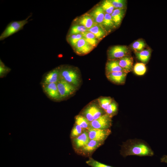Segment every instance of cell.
Masks as SVG:
<instances>
[{
    "label": "cell",
    "mask_w": 167,
    "mask_h": 167,
    "mask_svg": "<svg viewBox=\"0 0 167 167\" xmlns=\"http://www.w3.org/2000/svg\"><path fill=\"white\" fill-rule=\"evenodd\" d=\"M102 26L106 31V30H110L116 27L111 15L105 14Z\"/></svg>",
    "instance_id": "24"
},
{
    "label": "cell",
    "mask_w": 167,
    "mask_h": 167,
    "mask_svg": "<svg viewBox=\"0 0 167 167\" xmlns=\"http://www.w3.org/2000/svg\"><path fill=\"white\" fill-rule=\"evenodd\" d=\"M104 143V142L91 139L85 146L75 152L79 155L90 157L94 152Z\"/></svg>",
    "instance_id": "6"
},
{
    "label": "cell",
    "mask_w": 167,
    "mask_h": 167,
    "mask_svg": "<svg viewBox=\"0 0 167 167\" xmlns=\"http://www.w3.org/2000/svg\"><path fill=\"white\" fill-rule=\"evenodd\" d=\"M86 163L92 167H114L101 163L91 157H89V159L86 161Z\"/></svg>",
    "instance_id": "33"
},
{
    "label": "cell",
    "mask_w": 167,
    "mask_h": 167,
    "mask_svg": "<svg viewBox=\"0 0 167 167\" xmlns=\"http://www.w3.org/2000/svg\"><path fill=\"white\" fill-rule=\"evenodd\" d=\"M120 66L128 73L133 69V60L132 57L129 55L124 56L118 59Z\"/></svg>",
    "instance_id": "15"
},
{
    "label": "cell",
    "mask_w": 167,
    "mask_h": 167,
    "mask_svg": "<svg viewBox=\"0 0 167 167\" xmlns=\"http://www.w3.org/2000/svg\"><path fill=\"white\" fill-rule=\"evenodd\" d=\"M60 79V67L58 66L45 74L41 82V86L50 83L57 84Z\"/></svg>",
    "instance_id": "9"
},
{
    "label": "cell",
    "mask_w": 167,
    "mask_h": 167,
    "mask_svg": "<svg viewBox=\"0 0 167 167\" xmlns=\"http://www.w3.org/2000/svg\"><path fill=\"white\" fill-rule=\"evenodd\" d=\"M151 50L149 49H143L139 52H135L137 58L143 63L147 62L151 56Z\"/></svg>",
    "instance_id": "22"
},
{
    "label": "cell",
    "mask_w": 167,
    "mask_h": 167,
    "mask_svg": "<svg viewBox=\"0 0 167 167\" xmlns=\"http://www.w3.org/2000/svg\"><path fill=\"white\" fill-rule=\"evenodd\" d=\"M105 14L101 5H99L94 8L89 14L96 24L102 26Z\"/></svg>",
    "instance_id": "14"
},
{
    "label": "cell",
    "mask_w": 167,
    "mask_h": 167,
    "mask_svg": "<svg viewBox=\"0 0 167 167\" xmlns=\"http://www.w3.org/2000/svg\"><path fill=\"white\" fill-rule=\"evenodd\" d=\"M94 47L84 38L80 39L73 48L75 53L80 55H85L90 52Z\"/></svg>",
    "instance_id": "12"
},
{
    "label": "cell",
    "mask_w": 167,
    "mask_h": 167,
    "mask_svg": "<svg viewBox=\"0 0 167 167\" xmlns=\"http://www.w3.org/2000/svg\"><path fill=\"white\" fill-rule=\"evenodd\" d=\"M130 51L125 45H115L109 48L107 52L108 60L118 59L129 55Z\"/></svg>",
    "instance_id": "5"
},
{
    "label": "cell",
    "mask_w": 167,
    "mask_h": 167,
    "mask_svg": "<svg viewBox=\"0 0 167 167\" xmlns=\"http://www.w3.org/2000/svg\"><path fill=\"white\" fill-rule=\"evenodd\" d=\"M87 131L90 140L104 142L111 132L110 129H101L89 128Z\"/></svg>",
    "instance_id": "8"
},
{
    "label": "cell",
    "mask_w": 167,
    "mask_h": 167,
    "mask_svg": "<svg viewBox=\"0 0 167 167\" xmlns=\"http://www.w3.org/2000/svg\"><path fill=\"white\" fill-rule=\"evenodd\" d=\"M112 125V118L106 113L98 119L90 122V128L106 129H110Z\"/></svg>",
    "instance_id": "7"
},
{
    "label": "cell",
    "mask_w": 167,
    "mask_h": 167,
    "mask_svg": "<svg viewBox=\"0 0 167 167\" xmlns=\"http://www.w3.org/2000/svg\"><path fill=\"white\" fill-rule=\"evenodd\" d=\"M146 46V43L142 39L135 41L131 45V48L135 52H139L143 50Z\"/></svg>",
    "instance_id": "28"
},
{
    "label": "cell",
    "mask_w": 167,
    "mask_h": 167,
    "mask_svg": "<svg viewBox=\"0 0 167 167\" xmlns=\"http://www.w3.org/2000/svg\"><path fill=\"white\" fill-rule=\"evenodd\" d=\"M87 31L93 34L99 41L103 39L107 33L106 30L102 26L97 24H95L91 28L87 29Z\"/></svg>",
    "instance_id": "19"
},
{
    "label": "cell",
    "mask_w": 167,
    "mask_h": 167,
    "mask_svg": "<svg viewBox=\"0 0 167 167\" xmlns=\"http://www.w3.org/2000/svg\"><path fill=\"white\" fill-rule=\"evenodd\" d=\"M135 73L137 75H144L146 72V68L145 64L143 63L138 62L135 64L133 67Z\"/></svg>",
    "instance_id": "30"
},
{
    "label": "cell",
    "mask_w": 167,
    "mask_h": 167,
    "mask_svg": "<svg viewBox=\"0 0 167 167\" xmlns=\"http://www.w3.org/2000/svg\"><path fill=\"white\" fill-rule=\"evenodd\" d=\"M102 8L105 13L111 15L115 8L109 0L103 1L101 4Z\"/></svg>",
    "instance_id": "31"
},
{
    "label": "cell",
    "mask_w": 167,
    "mask_h": 167,
    "mask_svg": "<svg viewBox=\"0 0 167 167\" xmlns=\"http://www.w3.org/2000/svg\"><path fill=\"white\" fill-rule=\"evenodd\" d=\"M29 15L26 19L19 21H14L10 22L0 36V40L2 41L23 29L24 25L28 23Z\"/></svg>",
    "instance_id": "3"
},
{
    "label": "cell",
    "mask_w": 167,
    "mask_h": 167,
    "mask_svg": "<svg viewBox=\"0 0 167 167\" xmlns=\"http://www.w3.org/2000/svg\"><path fill=\"white\" fill-rule=\"evenodd\" d=\"M75 123L84 129L88 130L90 128V122L81 115H77L75 116Z\"/></svg>",
    "instance_id": "21"
},
{
    "label": "cell",
    "mask_w": 167,
    "mask_h": 167,
    "mask_svg": "<svg viewBox=\"0 0 167 167\" xmlns=\"http://www.w3.org/2000/svg\"><path fill=\"white\" fill-rule=\"evenodd\" d=\"M120 71H125L120 66L118 59L108 60L105 66L106 75L113 72Z\"/></svg>",
    "instance_id": "17"
},
{
    "label": "cell",
    "mask_w": 167,
    "mask_h": 167,
    "mask_svg": "<svg viewBox=\"0 0 167 167\" xmlns=\"http://www.w3.org/2000/svg\"><path fill=\"white\" fill-rule=\"evenodd\" d=\"M161 162L167 164V155H163L160 159Z\"/></svg>",
    "instance_id": "36"
},
{
    "label": "cell",
    "mask_w": 167,
    "mask_h": 167,
    "mask_svg": "<svg viewBox=\"0 0 167 167\" xmlns=\"http://www.w3.org/2000/svg\"><path fill=\"white\" fill-rule=\"evenodd\" d=\"M57 84L61 101L66 100L73 96L78 88L61 78Z\"/></svg>",
    "instance_id": "4"
},
{
    "label": "cell",
    "mask_w": 167,
    "mask_h": 167,
    "mask_svg": "<svg viewBox=\"0 0 167 167\" xmlns=\"http://www.w3.org/2000/svg\"><path fill=\"white\" fill-rule=\"evenodd\" d=\"M81 34L83 36V38L91 45L94 47L97 46L99 41L93 34L87 31Z\"/></svg>",
    "instance_id": "23"
},
{
    "label": "cell",
    "mask_w": 167,
    "mask_h": 167,
    "mask_svg": "<svg viewBox=\"0 0 167 167\" xmlns=\"http://www.w3.org/2000/svg\"><path fill=\"white\" fill-rule=\"evenodd\" d=\"M115 9L126 8V1L124 0H110Z\"/></svg>",
    "instance_id": "34"
},
{
    "label": "cell",
    "mask_w": 167,
    "mask_h": 167,
    "mask_svg": "<svg viewBox=\"0 0 167 167\" xmlns=\"http://www.w3.org/2000/svg\"><path fill=\"white\" fill-rule=\"evenodd\" d=\"M118 110V104L113 100L105 112L106 114L112 118L117 114Z\"/></svg>",
    "instance_id": "26"
},
{
    "label": "cell",
    "mask_w": 167,
    "mask_h": 167,
    "mask_svg": "<svg viewBox=\"0 0 167 167\" xmlns=\"http://www.w3.org/2000/svg\"><path fill=\"white\" fill-rule=\"evenodd\" d=\"M61 78L79 88L82 83L80 71L78 68L68 65L60 66Z\"/></svg>",
    "instance_id": "2"
},
{
    "label": "cell",
    "mask_w": 167,
    "mask_h": 167,
    "mask_svg": "<svg viewBox=\"0 0 167 167\" xmlns=\"http://www.w3.org/2000/svg\"><path fill=\"white\" fill-rule=\"evenodd\" d=\"M85 130L75 123L71 132V139H72L79 136Z\"/></svg>",
    "instance_id": "32"
},
{
    "label": "cell",
    "mask_w": 167,
    "mask_h": 167,
    "mask_svg": "<svg viewBox=\"0 0 167 167\" xmlns=\"http://www.w3.org/2000/svg\"><path fill=\"white\" fill-rule=\"evenodd\" d=\"M42 87L44 92L50 99L55 101H61L57 84L50 83Z\"/></svg>",
    "instance_id": "10"
},
{
    "label": "cell",
    "mask_w": 167,
    "mask_h": 167,
    "mask_svg": "<svg viewBox=\"0 0 167 167\" xmlns=\"http://www.w3.org/2000/svg\"><path fill=\"white\" fill-rule=\"evenodd\" d=\"M78 24L85 27L87 29L91 28L96 24L92 17L89 14H86L81 16L77 20Z\"/></svg>",
    "instance_id": "18"
},
{
    "label": "cell",
    "mask_w": 167,
    "mask_h": 167,
    "mask_svg": "<svg viewBox=\"0 0 167 167\" xmlns=\"http://www.w3.org/2000/svg\"><path fill=\"white\" fill-rule=\"evenodd\" d=\"M126 11V8L115 9L111 15L116 26H118L120 24Z\"/></svg>",
    "instance_id": "20"
},
{
    "label": "cell",
    "mask_w": 167,
    "mask_h": 167,
    "mask_svg": "<svg viewBox=\"0 0 167 167\" xmlns=\"http://www.w3.org/2000/svg\"><path fill=\"white\" fill-rule=\"evenodd\" d=\"M11 70V69L6 66L0 59V76L2 77L6 75Z\"/></svg>",
    "instance_id": "35"
},
{
    "label": "cell",
    "mask_w": 167,
    "mask_h": 167,
    "mask_svg": "<svg viewBox=\"0 0 167 167\" xmlns=\"http://www.w3.org/2000/svg\"><path fill=\"white\" fill-rule=\"evenodd\" d=\"M97 100L100 106L105 111L113 100L111 97L103 96H100Z\"/></svg>",
    "instance_id": "27"
},
{
    "label": "cell",
    "mask_w": 167,
    "mask_h": 167,
    "mask_svg": "<svg viewBox=\"0 0 167 167\" xmlns=\"http://www.w3.org/2000/svg\"><path fill=\"white\" fill-rule=\"evenodd\" d=\"M83 38L81 33L67 36L66 40L69 44L73 48L78 41Z\"/></svg>",
    "instance_id": "29"
},
{
    "label": "cell",
    "mask_w": 167,
    "mask_h": 167,
    "mask_svg": "<svg viewBox=\"0 0 167 167\" xmlns=\"http://www.w3.org/2000/svg\"><path fill=\"white\" fill-rule=\"evenodd\" d=\"M120 154L124 157L129 156H152L154 153L149 145L141 139H130L121 146Z\"/></svg>",
    "instance_id": "1"
},
{
    "label": "cell",
    "mask_w": 167,
    "mask_h": 167,
    "mask_svg": "<svg viewBox=\"0 0 167 167\" xmlns=\"http://www.w3.org/2000/svg\"><path fill=\"white\" fill-rule=\"evenodd\" d=\"M87 31V29L84 26L79 24H74L70 28L67 36L82 33Z\"/></svg>",
    "instance_id": "25"
},
{
    "label": "cell",
    "mask_w": 167,
    "mask_h": 167,
    "mask_svg": "<svg viewBox=\"0 0 167 167\" xmlns=\"http://www.w3.org/2000/svg\"><path fill=\"white\" fill-rule=\"evenodd\" d=\"M90 140L88 131L85 130L77 137L71 139L73 148L75 151L85 146Z\"/></svg>",
    "instance_id": "11"
},
{
    "label": "cell",
    "mask_w": 167,
    "mask_h": 167,
    "mask_svg": "<svg viewBox=\"0 0 167 167\" xmlns=\"http://www.w3.org/2000/svg\"><path fill=\"white\" fill-rule=\"evenodd\" d=\"M127 73L124 71H120L111 72L106 75L111 82L117 84H122L125 83Z\"/></svg>",
    "instance_id": "13"
},
{
    "label": "cell",
    "mask_w": 167,
    "mask_h": 167,
    "mask_svg": "<svg viewBox=\"0 0 167 167\" xmlns=\"http://www.w3.org/2000/svg\"><path fill=\"white\" fill-rule=\"evenodd\" d=\"M96 100H94L89 103L82 110L80 114L84 116L90 122L94 120L95 106Z\"/></svg>",
    "instance_id": "16"
}]
</instances>
